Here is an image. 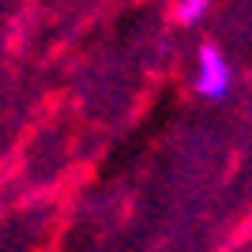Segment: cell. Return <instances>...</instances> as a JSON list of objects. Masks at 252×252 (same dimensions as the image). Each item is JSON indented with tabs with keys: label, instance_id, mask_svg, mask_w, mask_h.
I'll list each match as a JSON object with an SVG mask.
<instances>
[{
	"label": "cell",
	"instance_id": "6da1fadb",
	"mask_svg": "<svg viewBox=\"0 0 252 252\" xmlns=\"http://www.w3.org/2000/svg\"><path fill=\"white\" fill-rule=\"evenodd\" d=\"M196 91H200L203 98H226V91H230V68H226V57H222L215 45H203L200 49Z\"/></svg>",
	"mask_w": 252,
	"mask_h": 252
},
{
	"label": "cell",
	"instance_id": "7a4b0ae2",
	"mask_svg": "<svg viewBox=\"0 0 252 252\" xmlns=\"http://www.w3.org/2000/svg\"><path fill=\"white\" fill-rule=\"evenodd\" d=\"M207 4H211V0H181V19H185V23H196L203 11H207Z\"/></svg>",
	"mask_w": 252,
	"mask_h": 252
}]
</instances>
